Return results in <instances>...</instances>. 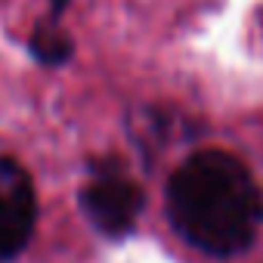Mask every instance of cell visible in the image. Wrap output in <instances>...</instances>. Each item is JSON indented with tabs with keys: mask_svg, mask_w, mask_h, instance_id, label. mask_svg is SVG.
<instances>
[{
	"mask_svg": "<svg viewBox=\"0 0 263 263\" xmlns=\"http://www.w3.org/2000/svg\"><path fill=\"white\" fill-rule=\"evenodd\" d=\"M167 217L192 248L211 257H235L260 235L263 189L241 158L204 149L174 171Z\"/></svg>",
	"mask_w": 263,
	"mask_h": 263,
	"instance_id": "cell-1",
	"label": "cell"
},
{
	"mask_svg": "<svg viewBox=\"0 0 263 263\" xmlns=\"http://www.w3.org/2000/svg\"><path fill=\"white\" fill-rule=\"evenodd\" d=\"M37 223V198L31 177L13 158L0 155V263L25 251Z\"/></svg>",
	"mask_w": 263,
	"mask_h": 263,
	"instance_id": "cell-3",
	"label": "cell"
},
{
	"mask_svg": "<svg viewBox=\"0 0 263 263\" xmlns=\"http://www.w3.org/2000/svg\"><path fill=\"white\" fill-rule=\"evenodd\" d=\"M68 4H71V0H50V13H53V19H59V16L65 13Z\"/></svg>",
	"mask_w": 263,
	"mask_h": 263,
	"instance_id": "cell-5",
	"label": "cell"
},
{
	"mask_svg": "<svg viewBox=\"0 0 263 263\" xmlns=\"http://www.w3.org/2000/svg\"><path fill=\"white\" fill-rule=\"evenodd\" d=\"M78 201H81L84 217L108 238L130 235L134 232V223L140 220V214L146 208L143 189L108 161L93 171V177L81 189Z\"/></svg>",
	"mask_w": 263,
	"mask_h": 263,
	"instance_id": "cell-2",
	"label": "cell"
},
{
	"mask_svg": "<svg viewBox=\"0 0 263 263\" xmlns=\"http://www.w3.org/2000/svg\"><path fill=\"white\" fill-rule=\"evenodd\" d=\"M31 53L44 62V65H62L71 59L74 44L71 37L56 25V22H41L31 34Z\"/></svg>",
	"mask_w": 263,
	"mask_h": 263,
	"instance_id": "cell-4",
	"label": "cell"
}]
</instances>
